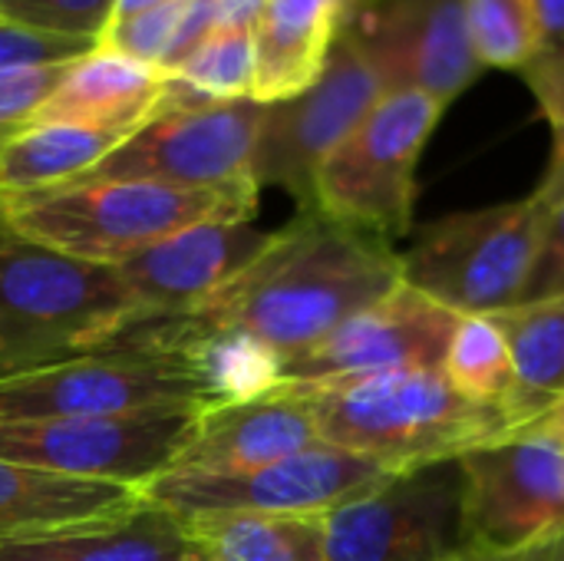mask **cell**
<instances>
[{
  "mask_svg": "<svg viewBox=\"0 0 564 561\" xmlns=\"http://www.w3.org/2000/svg\"><path fill=\"white\" fill-rule=\"evenodd\" d=\"M139 489L93 479H66L0 460V546L126 516Z\"/></svg>",
  "mask_w": 564,
  "mask_h": 561,
  "instance_id": "ffe728a7",
  "label": "cell"
},
{
  "mask_svg": "<svg viewBox=\"0 0 564 561\" xmlns=\"http://www.w3.org/2000/svg\"><path fill=\"white\" fill-rule=\"evenodd\" d=\"M112 13L116 0H0V17L17 26L93 40L96 46Z\"/></svg>",
  "mask_w": 564,
  "mask_h": 561,
  "instance_id": "f546056e",
  "label": "cell"
},
{
  "mask_svg": "<svg viewBox=\"0 0 564 561\" xmlns=\"http://www.w3.org/2000/svg\"><path fill=\"white\" fill-rule=\"evenodd\" d=\"M390 476L393 470L360 453L317 443L294 456L238 473L169 470L142 486V499L175 513L178 519L218 513L330 516L334 509L373 493Z\"/></svg>",
  "mask_w": 564,
  "mask_h": 561,
  "instance_id": "9c48e42d",
  "label": "cell"
},
{
  "mask_svg": "<svg viewBox=\"0 0 564 561\" xmlns=\"http://www.w3.org/2000/svg\"><path fill=\"white\" fill-rule=\"evenodd\" d=\"M271 235L251 222L198 225L126 258L116 271L145 314L178 317L238 278L268 248Z\"/></svg>",
  "mask_w": 564,
  "mask_h": 561,
  "instance_id": "2e32d148",
  "label": "cell"
},
{
  "mask_svg": "<svg viewBox=\"0 0 564 561\" xmlns=\"http://www.w3.org/2000/svg\"><path fill=\"white\" fill-rule=\"evenodd\" d=\"M264 106L254 99L159 112L79 182H165L225 188L254 182Z\"/></svg>",
  "mask_w": 564,
  "mask_h": 561,
  "instance_id": "7c38bea8",
  "label": "cell"
},
{
  "mask_svg": "<svg viewBox=\"0 0 564 561\" xmlns=\"http://www.w3.org/2000/svg\"><path fill=\"white\" fill-rule=\"evenodd\" d=\"M383 96L387 89L377 69L344 33L311 89L294 99L264 106L251 169L258 188L278 185L291 192L301 208H311L317 169Z\"/></svg>",
  "mask_w": 564,
  "mask_h": 561,
  "instance_id": "8fae6325",
  "label": "cell"
},
{
  "mask_svg": "<svg viewBox=\"0 0 564 561\" xmlns=\"http://www.w3.org/2000/svg\"><path fill=\"white\" fill-rule=\"evenodd\" d=\"M188 350L205 387L208 410L268 397L284 380V357L245 331H212L192 321Z\"/></svg>",
  "mask_w": 564,
  "mask_h": 561,
  "instance_id": "484cf974",
  "label": "cell"
},
{
  "mask_svg": "<svg viewBox=\"0 0 564 561\" xmlns=\"http://www.w3.org/2000/svg\"><path fill=\"white\" fill-rule=\"evenodd\" d=\"M324 522L330 561H463L469 552L463 463L393 473Z\"/></svg>",
  "mask_w": 564,
  "mask_h": 561,
  "instance_id": "30bf717a",
  "label": "cell"
},
{
  "mask_svg": "<svg viewBox=\"0 0 564 561\" xmlns=\"http://www.w3.org/2000/svg\"><path fill=\"white\" fill-rule=\"evenodd\" d=\"M188 337V314L159 317L142 311L109 347L0 384V423L119 417L152 407L208 410Z\"/></svg>",
  "mask_w": 564,
  "mask_h": 561,
  "instance_id": "5b68a950",
  "label": "cell"
},
{
  "mask_svg": "<svg viewBox=\"0 0 564 561\" xmlns=\"http://www.w3.org/2000/svg\"><path fill=\"white\" fill-rule=\"evenodd\" d=\"M3 205H7V202H3V192H0V222H3Z\"/></svg>",
  "mask_w": 564,
  "mask_h": 561,
  "instance_id": "60d3db41",
  "label": "cell"
},
{
  "mask_svg": "<svg viewBox=\"0 0 564 561\" xmlns=\"http://www.w3.org/2000/svg\"><path fill=\"white\" fill-rule=\"evenodd\" d=\"M69 63L0 69V149L33 126L36 109L50 99Z\"/></svg>",
  "mask_w": 564,
  "mask_h": 561,
  "instance_id": "4dcf8cb0",
  "label": "cell"
},
{
  "mask_svg": "<svg viewBox=\"0 0 564 561\" xmlns=\"http://www.w3.org/2000/svg\"><path fill=\"white\" fill-rule=\"evenodd\" d=\"M324 443L317 436L311 407L278 387L268 397L202 410L195 433L172 470L188 473H238L268 466Z\"/></svg>",
  "mask_w": 564,
  "mask_h": 561,
  "instance_id": "e0dca14e",
  "label": "cell"
},
{
  "mask_svg": "<svg viewBox=\"0 0 564 561\" xmlns=\"http://www.w3.org/2000/svg\"><path fill=\"white\" fill-rule=\"evenodd\" d=\"M463 561H564V536L552 539V542H542V546H532L525 552H512V555H489V552L469 549Z\"/></svg>",
  "mask_w": 564,
  "mask_h": 561,
  "instance_id": "8d00e7d4",
  "label": "cell"
},
{
  "mask_svg": "<svg viewBox=\"0 0 564 561\" xmlns=\"http://www.w3.org/2000/svg\"><path fill=\"white\" fill-rule=\"evenodd\" d=\"M535 195L545 202V228H542V248L532 274V288L525 301H542V298H558L564 294V188L562 192H539Z\"/></svg>",
  "mask_w": 564,
  "mask_h": 561,
  "instance_id": "836d02e7",
  "label": "cell"
},
{
  "mask_svg": "<svg viewBox=\"0 0 564 561\" xmlns=\"http://www.w3.org/2000/svg\"><path fill=\"white\" fill-rule=\"evenodd\" d=\"M165 93V73L116 56L109 50H93L66 66L63 79L50 99L36 109L33 126L66 122L109 132H135L159 116Z\"/></svg>",
  "mask_w": 564,
  "mask_h": 561,
  "instance_id": "d6986e66",
  "label": "cell"
},
{
  "mask_svg": "<svg viewBox=\"0 0 564 561\" xmlns=\"http://www.w3.org/2000/svg\"><path fill=\"white\" fill-rule=\"evenodd\" d=\"M93 40H73L56 33H40L30 26H17L0 17V69H26V66H59L76 63L93 53Z\"/></svg>",
  "mask_w": 564,
  "mask_h": 561,
  "instance_id": "d6a6232c",
  "label": "cell"
},
{
  "mask_svg": "<svg viewBox=\"0 0 564 561\" xmlns=\"http://www.w3.org/2000/svg\"><path fill=\"white\" fill-rule=\"evenodd\" d=\"M549 126H552V136H555V145H552V165L545 172V182L539 185V192H562L564 188V99L545 116Z\"/></svg>",
  "mask_w": 564,
  "mask_h": 561,
  "instance_id": "d590c367",
  "label": "cell"
},
{
  "mask_svg": "<svg viewBox=\"0 0 564 561\" xmlns=\"http://www.w3.org/2000/svg\"><path fill=\"white\" fill-rule=\"evenodd\" d=\"M459 314L400 281L311 350L284 360L281 384H347L387 374L443 370Z\"/></svg>",
  "mask_w": 564,
  "mask_h": 561,
  "instance_id": "9a60e30c",
  "label": "cell"
},
{
  "mask_svg": "<svg viewBox=\"0 0 564 561\" xmlns=\"http://www.w3.org/2000/svg\"><path fill=\"white\" fill-rule=\"evenodd\" d=\"M254 30H215L188 60L165 73L159 112L241 103L254 96Z\"/></svg>",
  "mask_w": 564,
  "mask_h": 561,
  "instance_id": "d4e9b609",
  "label": "cell"
},
{
  "mask_svg": "<svg viewBox=\"0 0 564 561\" xmlns=\"http://www.w3.org/2000/svg\"><path fill=\"white\" fill-rule=\"evenodd\" d=\"M162 3H172V0H116V13L112 17H132V13L162 7Z\"/></svg>",
  "mask_w": 564,
  "mask_h": 561,
  "instance_id": "f35d334b",
  "label": "cell"
},
{
  "mask_svg": "<svg viewBox=\"0 0 564 561\" xmlns=\"http://www.w3.org/2000/svg\"><path fill=\"white\" fill-rule=\"evenodd\" d=\"M185 3L188 0H172V3L132 13V17H112L99 36V50H109L135 63H149L165 73V63L172 56L175 36L185 17Z\"/></svg>",
  "mask_w": 564,
  "mask_h": 561,
  "instance_id": "f1b7e54d",
  "label": "cell"
},
{
  "mask_svg": "<svg viewBox=\"0 0 564 561\" xmlns=\"http://www.w3.org/2000/svg\"><path fill=\"white\" fill-rule=\"evenodd\" d=\"M525 433H545V436H552L555 443L564 446V403L558 410H552L542 423H535L532 430H525Z\"/></svg>",
  "mask_w": 564,
  "mask_h": 561,
  "instance_id": "74e56055",
  "label": "cell"
},
{
  "mask_svg": "<svg viewBox=\"0 0 564 561\" xmlns=\"http://www.w3.org/2000/svg\"><path fill=\"white\" fill-rule=\"evenodd\" d=\"M142 308L112 265H93L0 222V384L109 347Z\"/></svg>",
  "mask_w": 564,
  "mask_h": 561,
  "instance_id": "3957f363",
  "label": "cell"
},
{
  "mask_svg": "<svg viewBox=\"0 0 564 561\" xmlns=\"http://www.w3.org/2000/svg\"><path fill=\"white\" fill-rule=\"evenodd\" d=\"M469 549L512 555L564 536V446L519 433L459 456Z\"/></svg>",
  "mask_w": 564,
  "mask_h": 561,
  "instance_id": "4fadbf2b",
  "label": "cell"
},
{
  "mask_svg": "<svg viewBox=\"0 0 564 561\" xmlns=\"http://www.w3.org/2000/svg\"><path fill=\"white\" fill-rule=\"evenodd\" d=\"M463 7L482 69L525 73L539 53L535 0H463Z\"/></svg>",
  "mask_w": 564,
  "mask_h": 561,
  "instance_id": "83f0119b",
  "label": "cell"
},
{
  "mask_svg": "<svg viewBox=\"0 0 564 561\" xmlns=\"http://www.w3.org/2000/svg\"><path fill=\"white\" fill-rule=\"evenodd\" d=\"M443 377L453 390L476 403H509L516 390V364L492 317H459V327L446 350Z\"/></svg>",
  "mask_w": 564,
  "mask_h": 561,
  "instance_id": "4316f807",
  "label": "cell"
},
{
  "mask_svg": "<svg viewBox=\"0 0 564 561\" xmlns=\"http://www.w3.org/2000/svg\"><path fill=\"white\" fill-rule=\"evenodd\" d=\"M400 281L403 265L390 241L301 208L238 278L192 311V321L212 331H245L291 360Z\"/></svg>",
  "mask_w": 564,
  "mask_h": 561,
  "instance_id": "6da1fadb",
  "label": "cell"
},
{
  "mask_svg": "<svg viewBox=\"0 0 564 561\" xmlns=\"http://www.w3.org/2000/svg\"><path fill=\"white\" fill-rule=\"evenodd\" d=\"M281 387L311 407L324 443L360 453L393 473L459 460L512 436L502 407L463 397L443 370Z\"/></svg>",
  "mask_w": 564,
  "mask_h": 561,
  "instance_id": "7a4b0ae2",
  "label": "cell"
},
{
  "mask_svg": "<svg viewBox=\"0 0 564 561\" xmlns=\"http://www.w3.org/2000/svg\"><path fill=\"white\" fill-rule=\"evenodd\" d=\"M258 192V182L225 188L109 179L69 182L50 192L7 198L3 222L46 248L116 268L178 231L215 222H251Z\"/></svg>",
  "mask_w": 564,
  "mask_h": 561,
  "instance_id": "277c9868",
  "label": "cell"
},
{
  "mask_svg": "<svg viewBox=\"0 0 564 561\" xmlns=\"http://www.w3.org/2000/svg\"><path fill=\"white\" fill-rule=\"evenodd\" d=\"M489 317L499 324L516 364V390L502 410L512 436H519L564 403V294L522 301Z\"/></svg>",
  "mask_w": 564,
  "mask_h": 561,
  "instance_id": "7402d4cb",
  "label": "cell"
},
{
  "mask_svg": "<svg viewBox=\"0 0 564 561\" xmlns=\"http://www.w3.org/2000/svg\"><path fill=\"white\" fill-rule=\"evenodd\" d=\"M129 132L89 129V126H30L23 136L0 149V192L3 202L17 195L50 192L86 179L102 159H109Z\"/></svg>",
  "mask_w": 564,
  "mask_h": 561,
  "instance_id": "603a6c76",
  "label": "cell"
},
{
  "mask_svg": "<svg viewBox=\"0 0 564 561\" xmlns=\"http://www.w3.org/2000/svg\"><path fill=\"white\" fill-rule=\"evenodd\" d=\"M443 109L420 93H387L317 169L311 208L383 241L406 235L416 165Z\"/></svg>",
  "mask_w": 564,
  "mask_h": 561,
  "instance_id": "52a82bcc",
  "label": "cell"
},
{
  "mask_svg": "<svg viewBox=\"0 0 564 561\" xmlns=\"http://www.w3.org/2000/svg\"><path fill=\"white\" fill-rule=\"evenodd\" d=\"M264 0H215L218 30H254Z\"/></svg>",
  "mask_w": 564,
  "mask_h": 561,
  "instance_id": "e575fe53",
  "label": "cell"
},
{
  "mask_svg": "<svg viewBox=\"0 0 564 561\" xmlns=\"http://www.w3.org/2000/svg\"><path fill=\"white\" fill-rule=\"evenodd\" d=\"M202 407H152L119 417L0 423V460L26 470L139 489L175 466Z\"/></svg>",
  "mask_w": 564,
  "mask_h": 561,
  "instance_id": "ba28073f",
  "label": "cell"
},
{
  "mask_svg": "<svg viewBox=\"0 0 564 561\" xmlns=\"http://www.w3.org/2000/svg\"><path fill=\"white\" fill-rule=\"evenodd\" d=\"M545 202L456 212L416 231L400 258L403 281L459 317H489L525 301L542 248Z\"/></svg>",
  "mask_w": 564,
  "mask_h": 561,
  "instance_id": "8992f818",
  "label": "cell"
},
{
  "mask_svg": "<svg viewBox=\"0 0 564 561\" xmlns=\"http://www.w3.org/2000/svg\"><path fill=\"white\" fill-rule=\"evenodd\" d=\"M185 522L195 546L215 561H330L324 516L218 513Z\"/></svg>",
  "mask_w": 564,
  "mask_h": 561,
  "instance_id": "cb8c5ba5",
  "label": "cell"
},
{
  "mask_svg": "<svg viewBox=\"0 0 564 561\" xmlns=\"http://www.w3.org/2000/svg\"><path fill=\"white\" fill-rule=\"evenodd\" d=\"M198 552L188 522L139 499L126 516L0 546V561H185Z\"/></svg>",
  "mask_w": 564,
  "mask_h": 561,
  "instance_id": "44dd1931",
  "label": "cell"
},
{
  "mask_svg": "<svg viewBox=\"0 0 564 561\" xmlns=\"http://www.w3.org/2000/svg\"><path fill=\"white\" fill-rule=\"evenodd\" d=\"M357 0H264L254 23V103L274 106L311 89L337 40L347 30Z\"/></svg>",
  "mask_w": 564,
  "mask_h": 561,
  "instance_id": "ac0fdd59",
  "label": "cell"
},
{
  "mask_svg": "<svg viewBox=\"0 0 564 561\" xmlns=\"http://www.w3.org/2000/svg\"><path fill=\"white\" fill-rule=\"evenodd\" d=\"M185 561H215V559H212L208 552H202V549H198V552H192V555H188Z\"/></svg>",
  "mask_w": 564,
  "mask_h": 561,
  "instance_id": "ab89813d",
  "label": "cell"
},
{
  "mask_svg": "<svg viewBox=\"0 0 564 561\" xmlns=\"http://www.w3.org/2000/svg\"><path fill=\"white\" fill-rule=\"evenodd\" d=\"M344 33L387 93H420L449 106L482 73L463 0H357Z\"/></svg>",
  "mask_w": 564,
  "mask_h": 561,
  "instance_id": "5bb4252c",
  "label": "cell"
},
{
  "mask_svg": "<svg viewBox=\"0 0 564 561\" xmlns=\"http://www.w3.org/2000/svg\"><path fill=\"white\" fill-rule=\"evenodd\" d=\"M539 10V53L522 73L542 116L564 99V0H535Z\"/></svg>",
  "mask_w": 564,
  "mask_h": 561,
  "instance_id": "1f68e13d",
  "label": "cell"
}]
</instances>
